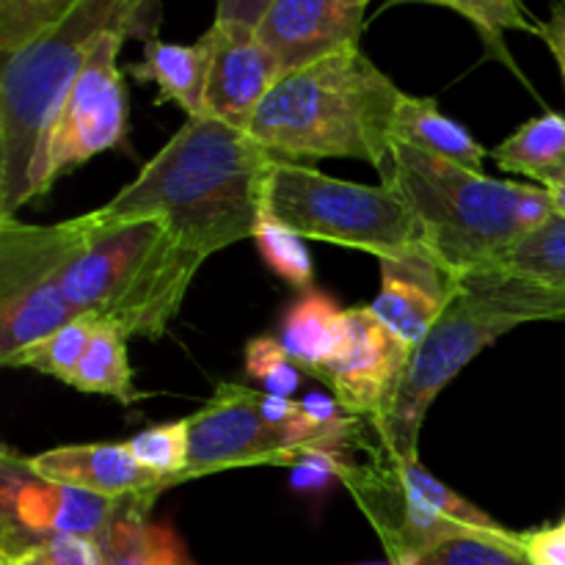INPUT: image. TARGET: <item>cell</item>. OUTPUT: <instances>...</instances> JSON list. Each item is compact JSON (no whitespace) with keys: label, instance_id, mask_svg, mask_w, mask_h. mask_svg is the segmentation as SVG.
Returning <instances> with one entry per match:
<instances>
[{"label":"cell","instance_id":"1","mask_svg":"<svg viewBox=\"0 0 565 565\" xmlns=\"http://www.w3.org/2000/svg\"><path fill=\"white\" fill-rule=\"evenodd\" d=\"M276 158L246 130L191 116L105 215L163 221L185 252L207 259L254 237Z\"/></svg>","mask_w":565,"mask_h":565},{"label":"cell","instance_id":"2","mask_svg":"<svg viewBox=\"0 0 565 565\" xmlns=\"http://www.w3.org/2000/svg\"><path fill=\"white\" fill-rule=\"evenodd\" d=\"M202 263L158 218H116L97 207L61 221L66 301L77 318L127 337H163Z\"/></svg>","mask_w":565,"mask_h":565},{"label":"cell","instance_id":"3","mask_svg":"<svg viewBox=\"0 0 565 565\" xmlns=\"http://www.w3.org/2000/svg\"><path fill=\"white\" fill-rule=\"evenodd\" d=\"M160 0H75L0 64V221L36 199L39 160L53 119L94 50L110 33H138Z\"/></svg>","mask_w":565,"mask_h":565},{"label":"cell","instance_id":"4","mask_svg":"<svg viewBox=\"0 0 565 565\" xmlns=\"http://www.w3.org/2000/svg\"><path fill=\"white\" fill-rule=\"evenodd\" d=\"M406 94L359 47L279 77L246 132L279 160L351 158L381 166Z\"/></svg>","mask_w":565,"mask_h":565},{"label":"cell","instance_id":"5","mask_svg":"<svg viewBox=\"0 0 565 565\" xmlns=\"http://www.w3.org/2000/svg\"><path fill=\"white\" fill-rule=\"evenodd\" d=\"M379 171L417 218L423 246L452 276L494 268L555 215L550 191L535 182L494 180L401 141Z\"/></svg>","mask_w":565,"mask_h":565},{"label":"cell","instance_id":"6","mask_svg":"<svg viewBox=\"0 0 565 565\" xmlns=\"http://www.w3.org/2000/svg\"><path fill=\"white\" fill-rule=\"evenodd\" d=\"M539 320H565V290L500 268L458 276L445 312L414 345L390 406L373 423L379 445L417 461L419 430L441 390L502 334Z\"/></svg>","mask_w":565,"mask_h":565},{"label":"cell","instance_id":"7","mask_svg":"<svg viewBox=\"0 0 565 565\" xmlns=\"http://www.w3.org/2000/svg\"><path fill=\"white\" fill-rule=\"evenodd\" d=\"M265 207L307 241L359 248L375 259L425 248L414 213L384 182L359 185L276 158Z\"/></svg>","mask_w":565,"mask_h":565},{"label":"cell","instance_id":"8","mask_svg":"<svg viewBox=\"0 0 565 565\" xmlns=\"http://www.w3.org/2000/svg\"><path fill=\"white\" fill-rule=\"evenodd\" d=\"M342 483L381 535L392 563H406L461 535H511L489 513L434 478L419 458L406 461L384 447L367 463H351Z\"/></svg>","mask_w":565,"mask_h":565},{"label":"cell","instance_id":"9","mask_svg":"<svg viewBox=\"0 0 565 565\" xmlns=\"http://www.w3.org/2000/svg\"><path fill=\"white\" fill-rule=\"evenodd\" d=\"M353 423L323 425L307 412L296 425H276L263 414V392L221 384L215 395L188 417V467L177 483L237 467H290L315 447L345 450Z\"/></svg>","mask_w":565,"mask_h":565},{"label":"cell","instance_id":"10","mask_svg":"<svg viewBox=\"0 0 565 565\" xmlns=\"http://www.w3.org/2000/svg\"><path fill=\"white\" fill-rule=\"evenodd\" d=\"M75 318L61 281V224L0 221V364L20 367Z\"/></svg>","mask_w":565,"mask_h":565},{"label":"cell","instance_id":"11","mask_svg":"<svg viewBox=\"0 0 565 565\" xmlns=\"http://www.w3.org/2000/svg\"><path fill=\"white\" fill-rule=\"evenodd\" d=\"M127 36L130 33L125 31L105 36L72 83L44 141L36 196H44L55 180L75 171L77 166L125 141L127 88L116 58Z\"/></svg>","mask_w":565,"mask_h":565},{"label":"cell","instance_id":"12","mask_svg":"<svg viewBox=\"0 0 565 565\" xmlns=\"http://www.w3.org/2000/svg\"><path fill=\"white\" fill-rule=\"evenodd\" d=\"M127 500H110L42 478L25 456L6 447L0 461V550H17L55 535L99 541Z\"/></svg>","mask_w":565,"mask_h":565},{"label":"cell","instance_id":"13","mask_svg":"<svg viewBox=\"0 0 565 565\" xmlns=\"http://www.w3.org/2000/svg\"><path fill=\"white\" fill-rule=\"evenodd\" d=\"M414 348L397 340L370 307L345 309V342L318 373L351 417L384 414Z\"/></svg>","mask_w":565,"mask_h":565},{"label":"cell","instance_id":"14","mask_svg":"<svg viewBox=\"0 0 565 565\" xmlns=\"http://www.w3.org/2000/svg\"><path fill=\"white\" fill-rule=\"evenodd\" d=\"M210 47L204 116L246 130L259 103L279 83L281 66L259 39L257 28L215 20L204 33Z\"/></svg>","mask_w":565,"mask_h":565},{"label":"cell","instance_id":"15","mask_svg":"<svg viewBox=\"0 0 565 565\" xmlns=\"http://www.w3.org/2000/svg\"><path fill=\"white\" fill-rule=\"evenodd\" d=\"M370 3L373 0H274L257 33L287 75L359 47Z\"/></svg>","mask_w":565,"mask_h":565},{"label":"cell","instance_id":"16","mask_svg":"<svg viewBox=\"0 0 565 565\" xmlns=\"http://www.w3.org/2000/svg\"><path fill=\"white\" fill-rule=\"evenodd\" d=\"M379 263L381 292L370 309L397 340L412 348L419 345L445 312L458 287V276H452L428 248Z\"/></svg>","mask_w":565,"mask_h":565},{"label":"cell","instance_id":"17","mask_svg":"<svg viewBox=\"0 0 565 565\" xmlns=\"http://www.w3.org/2000/svg\"><path fill=\"white\" fill-rule=\"evenodd\" d=\"M33 472L55 483L75 486L92 494L127 500L136 494H160L163 478L136 461L130 447L121 445H66L28 458Z\"/></svg>","mask_w":565,"mask_h":565},{"label":"cell","instance_id":"18","mask_svg":"<svg viewBox=\"0 0 565 565\" xmlns=\"http://www.w3.org/2000/svg\"><path fill=\"white\" fill-rule=\"evenodd\" d=\"M154 500L158 494H138L125 502L99 539L103 565H196L174 527L149 519Z\"/></svg>","mask_w":565,"mask_h":565},{"label":"cell","instance_id":"19","mask_svg":"<svg viewBox=\"0 0 565 565\" xmlns=\"http://www.w3.org/2000/svg\"><path fill=\"white\" fill-rule=\"evenodd\" d=\"M210 47L196 39L193 44L163 42L149 36L143 44V58L130 66V75L141 83H154L160 88V103H177L191 116H204V88H207Z\"/></svg>","mask_w":565,"mask_h":565},{"label":"cell","instance_id":"20","mask_svg":"<svg viewBox=\"0 0 565 565\" xmlns=\"http://www.w3.org/2000/svg\"><path fill=\"white\" fill-rule=\"evenodd\" d=\"M279 342L298 370L318 379L345 342V309L329 292L307 290L287 312Z\"/></svg>","mask_w":565,"mask_h":565},{"label":"cell","instance_id":"21","mask_svg":"<svg viewBox=\"0 0 565 565\" xmlns=\"http://www.w3.org/2000/svg\"><path fill=\"white\" fill-rule=\"evenodd\" d=\"M395 141L472 171H483L486 154H489L469 136L467 127L441 114L436 99L408 97V94L401 99V108L395 116Z\"/></svg>","mask_w":565,"mask_h":565},{"label":"cell","instance_id":"22","mask_svg":"<svg viewBox=\"0 0 565 565\" xmlns=\"http://www.w3.org/2000/svg\"><path fill=\"white\" fill-rule=\"evenodd\" d=\"M491 158L502 171L530 177L535 185H555L565 174V116L544 114L524 121Z\"/></svg>","mask_w":565,"mask_h":565},{"label":"cell","instance_id":"23","mask_svg":"<svg viewBox=\"0 0 565 565\" xmlns=\"http://www.w3.org/2000/svg\"><path fill=\"white\" fill-rule=\"evenodd\" d=\"M127 340L130 337L110 323H99L92 337L81 367L72 375L70 386L88 395H108L130 406L138 397H147L132 386V370L127 362Z\"/></svg>","mask_w":565,"mask_h":565},{"label":"cell","instance_id":"24","mask_svg":"<svg viewBox=\"0 0 565 565\" xmlns=\"http://www.w3.org/2000/svg\"><path fill=\"white\" fill-rule=\"evenodd\" d=\"M395 3H430L441 6V9H450L456 14H461L463 20H469L475 25V31L480 33L486 44V53L491 58L502 61L505 66H511L519 75L516 64L511 58V50H508L505 36L511 31L519 33H535L541 36V22L530 14V9L524 6V0H386L384 6Z\"/></svg>","mask_w":565,"mask_h":565},{"label":"cell","instance_id":"25","mask_svg":"<svg viewBox=\"0 0 565 565\" xmlns=\"http://www.w3.org/2000/svg\"><path fill=\"white\" fill-rule=\"evenodd\" d=\"M494 268L565 290V218L552 215L524 235Z\"/></svg>","mask_w":565,"mask_h":565},{"label":"cell","instance_id":"26","mask_svg":"<svg viewBox=\"0 0 565 565\" xmlns=\"http://www.w3.org/2000/svg\"><path fill=\"white\" fill-rule=\"evenodd\" d=\"M307 237L292 232L290 226L281 224L268 207H265L263 218H259L257 230H254V243H257L259 254H263L265 265L274 274L290 285L301 287V290H312L315 281V265L312 254L307 248Z\"/></svg>","mask_w":565,"mask_h":565},{"label":"cell","instance_id":"27","mask_svg":"<svg viewBox=\"0 0 565 565\" xmlns=\"http://www.w3.org/2000/svg\"><path fill=\"white\" fill-rule=\"evenodd\" d=\"M401 565H530L522 552L519 533L511 535H461L441 541L423 555L408 557Z\"/></svg>","mask_w":565,"mask_h":565},{"label":"cell","instance_id":"28","mask_svg":"<svg viewBox=\"0 0 565 565\" xmlns=\"http://www.w3.org/2000/svg\"><path fill=\"white\" fill-rule=\"evenodd\" d=\"M97 320L92 318H75L72 323H66L64 329L55 331L50 340H44L42 345L33 348L25 359L20 362V367H31L36 373L53 375V379L70 384L72 375L81 367L83 356H86L88 345H92V337L97 331Z\"/></svg>","mask_w":565,"mask_h":565},{"label":"cell","instance_id":"29","mask_svg":"<svg viewBox=\"0 0 565 565\" xmlns=\"http://www.w3.org/2000/svg\"><path fill=\"white\" fill-rule=\"evenodd\" d=\"M136 461L152 475L163 478L166 489L177 486L188 467V419L169 425H154L143 434L125 441Z\"/></svg>","mask_w":565,"mask_h":565},{"label":"cell","instance_id":"30","mask_svg":"<svg viewBox=\"0 0 565 565\" xmlns=\"http://www.w3.org/2000/svg\"><path fill=\"white\" fill-rule=\"evenodd\" d=\"M75 0H0V55H9L53 25Z\"/></svg>","mask_w":565,"mask_h":565},{"label":"cell","instance_id":"31","mask_svg":"<svg viewBox=\"0 0 565 565\" xmlns=\"http://www.w3.org/2000/svg\"><path fill=\"white\" fill-rule=\"evenodd\" d=\"M0 565H103L99 541L55 535L17 550H0Z\"/></svg>","mask_w":565,"mask_h":565},{"label":"cell","instance_id":"32","mask_svg":"<svg viewBox=\"0 0 565 565\" xmlns=\"http://www.w3.org/2000/svg\"><path fill=\"white\" fill-rule=\"evenodd\" d=\"M246 373L268 390V395L292 397L301 384V370L292 364L274 337H257L246 345Z\"/></svg>","mask_w":565,"mask_h":565},{"label":"cell","instance_id":"33","mask_svg":"<svg viewBox=\"0 0 565 565\" xmlns=\"http://www.w3.org/2000/svg\"><path fill=\"white\" fill-rule=\"evenodd\" d=\"M348 467L351 461H345V450L315 447L290 463V489L303 497H320L334 483H342Z\"/></svg>","mask_w":565,"mask_h":565},{"label":"cell","instance_id":"34","mask_svg":"<svg viewBox=\"0 0 565 565\" xmlns=\"http://www.w3.org/2000/svg\"><path fill=\"white\" fill-rule=\"evenodd\" d=\"M530 565H565V519L535 533H519Z\"/></svg>","mask_w":565,"mask_h":565},{"label":"cell","instance_id":"35","mask_svg":"<svg viewBox=\"0 0 565 565\" xmlns=\"http://www.w3.org/2000/svg\"><path fill=\"white\" fill-rule=\"evenodd\" d=\"M270 3H274V0H218L215 20L257 28L259 22H263V17L268 14Z\"/></svg>","mask_w":565,"mask_h":565},{"label":"cell","instance_id":"36","mask_svg":"<svg viewBox=\"0 0 565 565\" xmlns=\"http://www.w3.org/2000/svg\"><path fill=\"white\" fill-rule=\"evenodd\" d=\"M541 39H544L546 47H550L552 55H555L557 66H561L563 83H565V0L555 3L550 20L541 22Z\"/></svg>","mask_w":565,"mask_h":565},{"label":"cell","instance_id":"37","mask_svg":"<svg viewBox=\"0 0 565 565\" xmlns=\"http://www.w3.org/2000/svg\"><path fill=\"white\" fill-rule=\"evenodd\" d=\"M546 191H550V199H552V213L565 218V174L555 182V185L546 188Z\"/></svg>","mask_w":565,"mask_h":565},{"label":"cell","instance_id":"38","mask_svg":"<svg viewBox=\"0 0 565 565\" xmlns=\"http://www.w3.org/2000/svg\"><path fill=\"white\" fill-rule=\"evenodd\" d=\"M353 565H401V563H392V561H386V563H353Z\"/></svg>","mask_w":565,"mask_h":565}]
</instances>
